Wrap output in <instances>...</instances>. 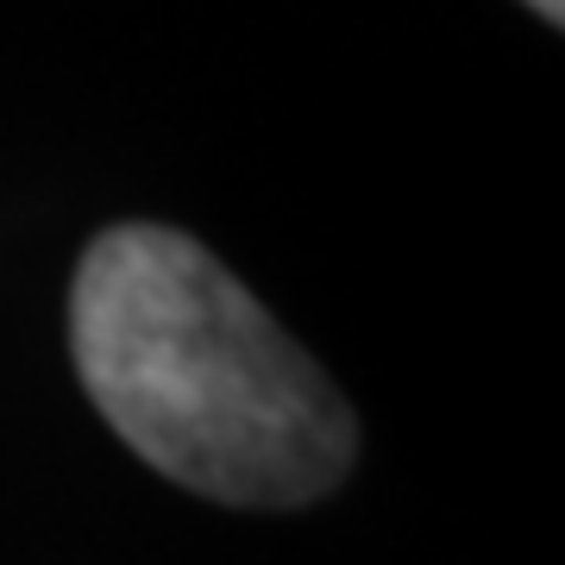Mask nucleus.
Listing matches in <instances>:
<instances>
[{
    "instance_id": "1",
    "label": "nucleus",
    "mask_w": 565,
    "mask_h": 565,
    "mask_svg": "<svg viewBox=\"0 0 565 565\" xmlns=\"http://www.w3.org/2000/svg\"><path fill=\"white\" fill-rule=\"evenodd\" d=\"M70 345L107 427L195 497L296 509L352 471L333 377L177 226H107L82 252Z\"/></svg>"
},
{
    "instance_id": "2",
    "label": "nucleus",
    "mask_w": 565,
    "mask_h": 565,
    "mask_svg": "<svg viewBox=\"0 0 565 565\" xmlns=\"http://www.w3.org/2000/svg\"><path fill=\"white\" fill-rule=\"evenodd\" d=\"M527 7H534L546 25H559V20H565V0H527Z\"/></svg>"
}]
</instances>
